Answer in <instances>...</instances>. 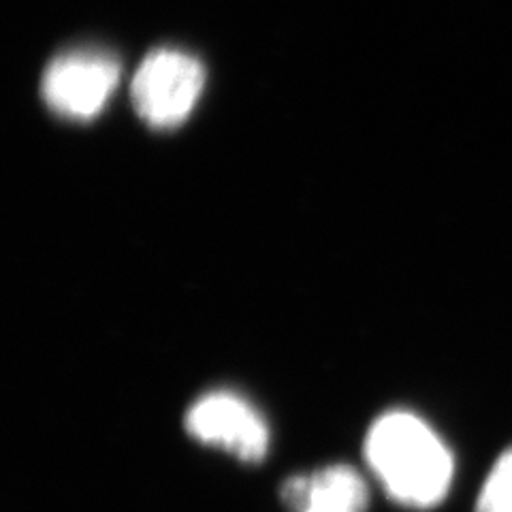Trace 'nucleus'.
Wrapping results in <instances>:
<instances>
[{"label": "nucleus", "mask_w": 512, "mask_h": 512, "mask_svg": "<svg viewBox=\"0 0 512 512\" xmlns=\"http://www.w3.org/2000/svg\"><path fill=\"white\" fill-rule=\"evenodd\" d=\"M365 457L389 498L402 506H436L453 483L451 451L410 412L382 414L365 438Z\"/></svg>", "instance_id": "1"}, {"label": "nucleus", "mask_w": 512, "mask_h": 512, "mask_svg": "<svg viewBox=\"0 0 512 512\" xmlns=\"http://www.w3.org/2000/svg\"><path fill=\"white\" fill-rule=\"evenodd\" d=\"M205 86L203 64L178 50L152 52L135 73L131 96L139 118L152 128H173L195 109Z\"/></svg>", "instance_id": "2"}, {"label": "nucleus", "mask_w": 512, "mask_h": 512, "mask_svg": "<svg viewBox=\"0 0 512 512\" xmlns=\"http://www.w3.org/2000/svg\"><path fill=\"white\" fill-rule=\"evenodd\" d=\"M120 64L101 52H69L54 58L41 79V94L54 114L71 120L96 118L114 94Z\"/></svg>", "instance_id": "3"}, {"label": "nucleus", "mask_w": 512, "mask_h": 512, "mask_svg": "<svg viewBox=\"0 0 512 512\" xmlns=\"http://www.w3.org/2000/svg\"><path fill=\"white\" fill-rule=\"evenodd\" d=\"M188 434L210 446L244 459L261 461L269 448V429L263 416L244 397L233 393H210L197 399L186 412Z\"/></svg>", "instance_id": "4"}, {"label": "nucleus", "mask_w": 512, "mask_h": 512, "mask_svg": "<svg viewBox=\"0 0 512 512\" xmlns=\"http://www.w3.org/2000/svg\"><path fill=\"white\" fill-rule=\"evenodd\" d=\"M282 500L291 512H365L367 487L350 466H329L288 478Z\"/></svg>", "instance_id": "5"}, {"label": "nucleus", "mask_w": 512, "mask_h": 512, "mask_svg": "<svg viewBox=\"0 0 512 512\" xmlns=\"http://www.w3.org/2000/svg\"><path fill=\"white\" fill-rule=\"evenodd\" d=\"M476 512H512V448L498 459L480 489Z\"/></svg>", "instance_id": "6"}]
</instances>
